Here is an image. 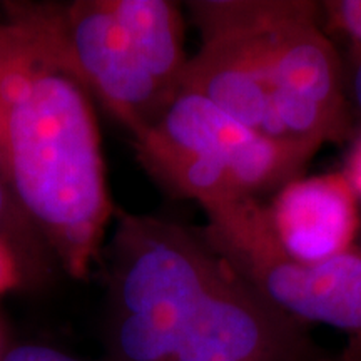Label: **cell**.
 <instances>
[{
  "label": "cell",
  "mask_w": 361,
  "mask_h": 361,
  "mask_svg": "<svg viewBox=\"0 0 361 361\" xmlns=\"http://www.w3.org/2000/svg\"><path fill=\"white\" fill-rule=\"evenodd\" d=\"M92 97L24 17L0 19V179L67 273L101 261L114 216Z\"/></svg>",
  "instance_id": "6da1fadb"
},
{
  "label": "cell",
  "mask_w": 361,
  "mask_h": 361,
  "mask_svg": "<svg viewBox=\"0 0 361 361\" xmlns=\"http://www.w3.org/2000/svg\"><path fill=\"white\" fill-rule=\"evenodd\" d=\"M12 6L130 137L154 123L183 87L189 57L178 4L78 0Z\"/></svg>",
  "instance_id": "7a4b0ae2"
},
{
  "label": "cell",
  "mask_w": 361,
  "mask_h": 361,
  "mask_svg": "<svg viewBox=\"0 0 361 361\" xmlns=\"http://www.w3.org/2000/svg\"><path fill=\"white\" fill-rule=\"evenodd\" d=\"M107 261L106 361H173L184 324L223 268L200 229L116 214Z\"/></svg>",
  "instance_id": "3957f363"
},
{
  "label": "cell",
  "mask_w": 361,
  "mask_h": 361,
  "mask_svg": "<svg viewBox=\"0 0 361 361\" xmlns=\"http://www.w3.org/2000/svg\"><path fill=\"white\" fill-rule=\"evenodd\" d=\"M144 171L202 211L278 191L300 178L313 152L256 133L200 94L179 90L168 109L133 137Z\"/></svg>",
  "instance_id": "277c9868"
},
{
  "label": "cell",
  "mask_w": 361,
  "mask_h": 361,
  "mask_svg": "<svg viewBox=\"0 0 361 361\" xmlns=\"http://www.w3.org/2000/svg\"><path fill=\"white\" fill-rule=\"evenodd\" d=\"M200 234L236 276L269 305L308 326L322 323L361 336V250L296 259L274 238L266 204L243 200L204 209Z\"/></svg>",
  "instance_id": "5b68a950"
},
{
  "label": "cell",
  "mask_w": 361,
  "mask_h": 361,
  "mask_svg": "<svg viewBox=\"0 0 361 361\" xmlns=\"http://www.w3.org/2000/svg\"><path fill=\"white\" fill-rule=\"evenodd\" d=\"M255 17L284 137L313 154L324 142L345 141L351 114L348 79L322 29V4L255 0Z\"/></svg>",
  "instance_id": "8992f818"
},
{
  "label": "cell",
  "mask_w": 361,
  "mask_h": 361,
  "mask_svg": "<svg viewBox=\"0 0 361 361\" xmlns=\"http://www.w3.org/2000/svg\"><path fill=\"white\" fill-rule=\"evenodd\" d=\"M188 8L201 44L188 59L180 90L200 94L266 137L290 142L273 107L255 0H194Z\"/></svg>",
  "instance_id": "52a82bcc"
},
{
  "label": "cell",
  "mask_w": 361,
  "mask_h": 361,
  "mask_svg": "<svg viewBox=\"0 0 361 361\" xmlns=\"http://www.w3.org/2000/svg\"><path fill=\"white\" fill-rule=\"evenodd\" d=\"M316 348L306 324L269 305L223 261L173 361H305Z\"/></svg>",
  "instance_id": "ba28073f"
},
{
  "label": "cell",
  "mask_w": 361,
  "mask_h": 361,
  "mask_svg": "<svg viewBox=\"0 0 361 361\" xmlns=\"http://www.w3.org/2000/svg\"><path fill=\"white\" fill-rule=\"evenodd\" d=\"M266 216L283 250L303 261L348 251L361 223L358 196L343 171L290 180L266 204Z\"/></svg>",
  "instance_id": "9c48e42d"
},
{
  "label": "cell",
  "mask_w": 361,
  "mask_h": 361,
  "mask_svg": "<svg viewBox=\"0 0 361 361\" xmlns=\"http://www.w3.org/2000/svg\"><path fill=\"white\" fill-rule=\"evenodd\" d=\"M322 13L329 29L350 39L361 54V0L322 2Z\"/></svg>",
  "instance_id": "30bf717a"
},
{
  "label": "cell",
  "mask_w": 361,
  "mask_h": 361,
  "mask_svg": "<svg viewBox=\"0 0 361 361\" xmlns=\"http://www.w3.org/2000/svg\"><path fill=\"white\" fill-rule=\"evenodd\" d=\"M0 361H82L64 351L39 343H22L0 355Z\"/></svg>",
  "instance_id": "8fae6325"
},
{
  "label": "cell",
  "mask_w": 361,
  "mask_h": 361,
  "mask_svg": "<svg viewBox=\"0 0 361 361\" xmlns=\"http://www.w3.org/2000/svg\"><path fill=\"white\" fill-rule=\"evenodd\" d=\"M17 276H19V269H17L11 247L0 236V293L12 288L17 283Z\"/></svg>",
  "instance_id": "7c38bea8"
},
{
  "label": "cell",
  "mask_w": 361,
  "mask_h": 361,
  "mask_svg": "<svg viewBox=\"0 0 361 361\" xmlns=\"http://www.w3.org/2000/svg\"><path fill=\"white\" fill-rule=\"evenodd\" d=\"M343 173L346 174V178H348L350 184L353 186L356 196H358L360 200L361 197V137L358 139V142L355 144L353 151H351L350 154L348 164H346V168Z\"/></svg>",
  "instance_id": "4fadbf2b"
},
{
  "label": "cell",
  "mask_w": 361,
  "mask_h": 361,
  "mask_svg": "<svg viewBox=\"0 0 361 361\" xmlns=\"http://www.w3.org/2000/svg\"><path fill=\"white\" fill-rule=\"evenodd\" d=\"M348 101L351 109L361 116V54L348 79Z\"/></svg>",
  "instance_id": "5bb4252c"
},
{
  "label": "cell",
  "mask_w": 361,
  "mask_h": 361,
  "mask_svg": "<svg viewBox=\"0 0 361 361\" xmlns=\"http://www.w3.org/2000/svg\"><path fill=\"white\" fill-rule=\"evenodd\" d=\"M335 361H361V336H350L345 348L335 355Z\"/></svg>",
  "instance_id": "9a60e30c"
},
{
  "label": "cell",
  "mask_w": 361,
  "mask_h": 361,
  "mask_svg": "<svg viewBox=\"0 0 361 361\" xmlns=\"http://www.w3.org/2000/svg\"><path fill=\"white\" fill-rule=\"evenodd\" d=\"M11 202H12L11 196H8V192H7L6 186H4L2 179H0V219L4 218V214H6L7 207L11 206Z\"/></svg>",
  "instance_id": "2e32d148"
},
{
  "label": "cell",
  "mask_w": 361,
  "mask_h": 361,
  "mask_svg": "<svg viewBox=\"0 0 361 361\" xmlns=\"http://www.w3.org/2000/svg\"><path fill=\"white\" fill-rule=\"evenodd\" d=\"M305 361H335V355H324L322 350L316 348Z\"/></svg>",
  "instance_id": "e0dca14e"
},
{
  "label": "cell",
  "mask_w": 361,
  "mask_h": 361,
  "mask_svg": "<svg viewBox=\"0 0 361 361\" xmlns=\"http://www.w3.org/2000/svg\"><path fill=\"white\" fill-rule=\"evenodd\" d=\"M358 246H360V250H361V245H358Z\"/></svg>",
  "instance_id": "ac0fdd59"
}]
</instances>
